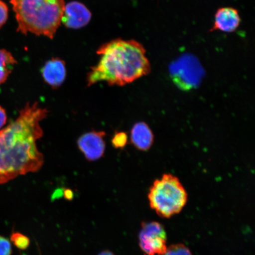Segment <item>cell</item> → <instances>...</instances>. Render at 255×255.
Segmentation results:
<instances>
[{"instance_id": "277c9868", "label": "cell", "mask_w": 255, "mask_h": 255, "mask_svg": "<svg viewBox=\"0 0 255 255\" xmlns=\"http://www.w3.org/2000/svg\"><path fill=\"white\" fill-rule=\"evenodd\" d=\"M187 193L178 178L164 174L149 189L148 200L153 210L162 218H169L180 213L187 202Z\"/></svg>"}, {"instance_id": "4fadbf2b", "label": "cell", "mask_w": 255, "mask_h": 255, "mask_svg": "<svg viewBox=\"0 0 255 255\" xmlns=\"http://www.w3.org/2000/svg\"><path fill=\"white\" fill-rule=\"evenodd\" d=\"M162 255H192L190 251L185 245L177 244L171 245L167 248Z\"/></svg>"}, {"instance_id": "ba28073f", "label": "cell", "mask_w": 255, "mask_h": 255, "mask_svg": "<svg viewBox=\"0 0 255 255\" xmlns=\"http://www.w3.org/2000/svg\"><path fill=\"white\" fill-rule=\"evenodd\" d=\"M241 18L237 9L222 7L216 12L213 27L210 31H221L224 33H233L241 24Z\"/></svg>"}, {"instance_id": "7a4b0ae2", "label": "cell", "mask_w": 255, "mask_h": 255, "mask_svg": "<svg viewBox=\"0 0 255 255\" xmlns=\"http://www.w3.org/2000/svg\"><path fill=\"white\" fill-rule=\"evenodd\" d=\"M97 53L101 58L88 73V87L103 81L123 87L151 72L145 48L135 40L110 41L100 47Z\"/></svg>"}, {"instance_id": "3957f363", "label": "cell", "mask_w": 255, "mask_h": 255, "mask_svg": "<svg viewBox=\"0 0 255 255\" xmlns=\"http://www.w3.org/2000/svg\"><path fill=\"white\" fill-rule=\"evenodd\" d=\"M17 31L53 39L60 25L65 0H10Z\"/></svg>"}, {"instance_id": "7c38bea8", "label": "cell", "mask_w": 255, "mask_h": 255, "mask_svg": "<svg viewBox=\"0 0 255 255\" xmlns=\"http://www.w3.org/2000/svg\"><path fill=\"white\" fill-rule=\"evenodd\" d=\"M10 242L16 248L21 251L26 250L30 245L29 238L18 232H12Z\"/></svg>"}, {"instance_id": "8992f818", "label": "cell", "mask_w": 255, "mask_h": 255, "mask_svg": "<svg viewBox=\"0 0 255 255\" xmlns=\"http://www.w3.org/2000/svg\"><path fill=\"white\" fill-rule=\"evenodd\" d=\"M104 131H93L84 133L79 137L78 145L80 150L89 161H94L100 159L104 154L105 142Z\"/></svg>"}, {"instance_id": "6da1fadb", "label": "cell", "mask_w": 255, "mask_h": 255, "mask_svg": "<svg viewBox=\"0 0 255 255\" xmlns=\"http://www.w3.org/2000/svg\"><path fill=\"white\" fill-rule=\"evenodd\" d=\"M48 113L37 103H28L17 119L0 130V184L43 166V155L36 142L43 136L40 122Z\"/></svg>"}, {"instance_id": "52a82bcc", "label": "cell", "mask_w": 255, "mask_h": 255, "mask_svg": "<svg viewBox=\"0 0 255 255\" xmlns=\"http://www.w3.org/2000/svg\"><path fill=\"white\" fill-rule=\"evenodd\" d=\"M91 18V12L85 4L73 1L65 4L61 24L67 28L79 29L88 25Z\"/></svg>"}, {"instance_id": "2e32d148", "label": "cell", "mask_w": 255, "mask_h": 255, "mask_svg": "<svg viewBox=\"0 0 255 255\" xmlns=\"http://www.w3.org/2000/svg\"><path fill=\"white\" fill-rule=\"evenodd\" d=\"M8 15V8L7 4L2 0H0V28L7 21Z\"/></svg>"}, {"instance_id": "30bf717a", "label": "cell", "mask_w": 255, "mask_h": 255, "mask_svg": "<svg viewBox=\"0 0 255 255\" xmlns=\"http://www.w3.org/2000/svg\"><path fill=\"white\" fill-rule=\"evenodd\" d=\"M130 139L133 145L141 151H146L154 141V135L147 124L138 123L133 126Z\"/></svg>"}, {"instance_id": "ac0fdd59", "label": "cell", "mask_w": 255, "mask_h": 255, "mask_svg": "<svg viewBox=\"0 0 255 255\" xmlns=\"http://www.w3.org/2000/svg\"><path fill=\"white\" fill-rule=\"evenodd\" d=\"M98 255H115L112 252L110 251H104L101 252V253Z\"/></svg>"}, {"instance_id": "e0dca14e", "label": "cell", "mask_w": 255, "mask_h": 255, "mask_svg": "<svg viewBox=\"0 0 255 255\" xmlns=\"http://www.w3.org/2000/svg\"><path fill=\"white\" fill-rule=\"evenodd\" d=\"M7 113H6L4 108H2L1 105H0V129L4 127L6 122H7Z\"/></svg>"}, {"instance_id": "9c48e42d", "label": "cell", "mask_w": 255, "mask_h": 255, "mask_svg": "<svg viewBox=\"0 0 255 255\" xmlns=\"http://www.w3.org/2000/svg\"><path fill=\"white\" fill-rule=\"evenodd\" d=\"M41 72L44 82L53 89L58 88L65 81L66 64L64 60L59 58L55 57L48 60Z\"/></svg>"}, {"instance_id": "5b68a950", "label": "cell", "mask_w": 255, "mask_h": 255, "mask_svg": "<svg viewBox=\"0 0 255 255\" xmlns=\"http://www.w3.org/2000/svg\"><path fill=\"white\" fill-rule=\"evenodd\" d=\"M139 245L146 255H162L167 250V235L160 223H142Z\"/></svg>"}, {"instance_id": "8fae6325", "label": "cell", "mask_w": 255, "mask_h": 255, "mask_svg": "<svg viewBox=\"0 0 255 255\" xmlns=\"http://www.w3.org/2000/svg\"><path fill=\"white\" fill-rule=\"evenodd\" d=\"M13 55L7 50L0 49V85L7 81L17 64Z\"/></svg>"}, {"instance_id": "9a60e30c", "label": "cell", "mask_w": 255, "mask_h": 255, "mask_svg": "<svg viewBox=\"0 0 255 255\" xmlns=\"http://www.w3.org/2000/svg\"><path fill=\"white\" fill-rule=\"evenodd\" d=\"M12 253L11 242L2 236H0V255H11Z\"/></svg>"}, {"instance_id": "5bb4252c", "label": "cell", "mask_w": 255, "mask_h": 255, "mask_svg": "<svg viewBox=\"0 0 255 255\" xmlns=\"http://www.w3.org/2000/svg\"><path fill=\"white\" fill-rule=\"evenodd\" d=\"M128 136L127 133L124 132H119L115 133L112 143L116 148H123L127 144Z\"/></svg>"}]
</instances>
